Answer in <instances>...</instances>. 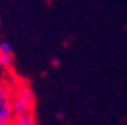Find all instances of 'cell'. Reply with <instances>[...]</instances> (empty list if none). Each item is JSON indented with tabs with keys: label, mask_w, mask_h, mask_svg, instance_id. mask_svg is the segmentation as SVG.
I'll return each instance as SVG.
<instances>
[{
	"label": "cell",
	"mask_w": 127,
	"mask_h": 125,
	"mask_svg": "<svg viewBox=\"0 0 127 125\" xmlns=\"http://www.w3.org/2000/svg\"><path fill=\"white\" fill-rule=\"evenodd\" d=\"M0 68L8 73H11L15 68V52L11 44L7 41L0 42Z\"/></svg>",
	"instance_id": "3957f363"
},
{
	"label": "cell",
	"mask_w": 127,
	"mask_h": 125,
	"mask_svg": "<svg viewBox=\"0 0 127 125\" xmlns=\"http://www.w3.org/2000/svg\"><path fill=\"white\" fill-rule=\"evenodd\" d=\"M51 63H52L54 67H57V65H59V60H57V59H52V60H51Z\"/></svg>",
	"instance_id": "5b68a950"
},
{
	"label": "cell",
	"mask_w": 127,
	"mask_h": 125,
	"mask_svg": "<svg viewBox=\"0 0 127 125\" xmlns=\"http://www.w3.org/2000/svg\"><path fill=\"white\" fill-rule=\"evenodd\" d=\"M0 125H11V124H10V122H2V120H0Z\"/></svg>",
	"instance_id": "8992f818"
},
{
	"label": "cell",
	"mask_w": 127,
	"mask_h": 125,
	"mask_svg": "<svg viewBox=\"0 0 127 125\" xmlns=\"http://www.w3.org/2000/svg\"><path fill=\"white\" fill-rule=\"evenodd\" d=\"M15 115L13 110V80L0 81V120L10 122Z\"/></svg>",
	"instance_id": "7a4b0ae2"
},
{
	"label": "cell",
	"mask_w": 127,
	"mask_h": 125,
	"mask_svg": "<svg viewBox=\"0 0 127 125\" xmlns=\"http://www.w3.org/2000/svg\"><path fill=\"white\" fill-rule=\"evenodd\" d=\"M11 125H37V120L34 117V112H21L15 114L10 120Z\"/></svg>",
	"instance_id": "277c9868"
},
{
	"label": "cell",
	"mask_w": 127,
	"mask_h": 125,
	"mask_svg": "<svg viewBox=\"0 0 127 125\" xmlns=\"http://www.w3.org/2000/svg\"><path fill=\"white\" fill-rule=\"evenodd\" d=\"M36 94L26 80H13V110L15 114L34 112Z\"/></svg>",
	"instance_id": "6da1fadb"
}]
</instances>
